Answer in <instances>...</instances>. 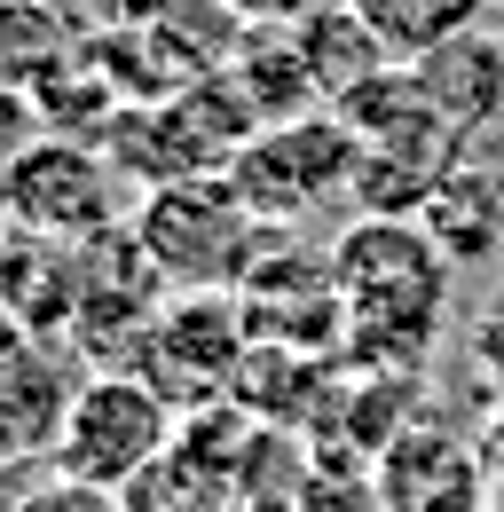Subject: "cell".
Returning <instances> with one entry per match:
<instances>
[{"label": "cell", "instance_id": "cell-7", "mask_svg": "<svg viewBox=\"0 0 504 512\" xmlns=\"http://www.w3.org/2000/svg\"><path fill=\"white\" fill-rule=\"evenodd\" d=\"M292 32H300V56H308L315 87H323V111H339L355 87H371L378 71H394L386 40L371 32V16H363L355 0H315Z\"/></svg>", "mask_w": 504, "mask_h": 512}, {"label": "cell", "instance_id": "cell-6", "mask_svg": "<svg viewBox=\"0 0 504 512\" xmlns=\"http://www.w3.org/2000/svg\"><path fill=\"white\" fill-rule=\"evenodd\" d=\"M79 300H87V245L8 229V245H0V308L40 347H63L79 331Z\"/></svg>", "mask_w": 504, "mask_h": 512}, {"label": "cell", "instance_id": "cell-11", "mask_svg": "<svg viewBox=\"0 0 504 512\" xmlns=\"http://www.w3.org/2000/svg\"><path fill=\"white\" fill-rule=\"evenodd\" d=\"M473 473L481 465H473V449L457 442V434H394V442L378 449V497H386V512L434 505L441 489H457Z\"/></svg>", "mask_w": 504, "mask_h": 512}, {"label": "cell", "instance_id": "cell-9", "mask_svg": "<svg viewBox=\"0 0 504 512\" xmlns=\"http://www.w3.org/2000/svg\"><path fill=\"white\" fill-rule=\"evenodd\" d=\"M418 87L434 95L441 119H457L465 134H481L489 119H504V48L497 40H481V32H457L449 48L434 56H418Z\"/></svg>", "mask_w": 504, "mask_h": 512}, {"label": "cell", "instance_id": "cell-13", "mask_svg": "<svg viewBox=\"0 0 504 512\" xmlns=\"http://www.w3.org/2000/svg\"><path fill=\"white\" fill-rule=\"evenodd\" d=\"M24 512H126V497L119 489H95V481H71V473H48Z\"/></svg>", "mask_w": 504, "mask_h": 512}, {"label": "cell", "instance_id": "cell-5", "mask_svg": "<svg viewBox=\"0 0 504 512\" xmlns=\"http://www.w3.org/2000/svg\"><path fill=\"white\" fill-rule=\"evenodd\" d=\"M245 355H252L245 300H229V292H174V300H166V316H158V331H150L142 379L158 386L166 402L213 410L221 394H237Z\"/></svg>", "mask_w": 504, "mask_h": 512}, {"label": "cell", "instance_id": "cell-10", "mask_svg": "<svg viewBox=\"0 0 504 512\" xmlns=\"http://www.w3.org/2000/svg\"><path fill=\"white\" fill-rule=\"evenodd\" d=\"M79 48H87V32H79V16L63 0H0V87L32 95Z\"/></svg>", "mask_w": 504, "mask_h": 512}, {"label": "cell", "instance_id": "cell-3", "mask_svg": "<svg viewBox=\"0 0 504 512\" xmlns=\"http://www.w3.org/2000/svg\"><path fill=\"white\" fill-rule=\"evenodd\" d=\"M252 205L237 197L229 174H189V182H166V190H142V213H134V237L142 253L166 268L174 292H229L252 276Z\"/></svg>", "mask_w": 504, "mask_h": 512}, {"label": "cell", "instance_id": "cell-12", "mask_svg": "<svg viewBox=\"0 0 504 512\" xmlns=\"http://www.w3.org/2000/svg\"><path fill=\"white\" fill-rule=\"evenodd\" d=\"M355 8L371 16V32L386 40L394 64H418V56L449 48L457 32H473L489 0H355Z\"/></svg>", "mask_w": 504, "mask_h": 512}, {"label": "cell", "instance_id": "cell-16", "mask_svg": "<svg viewBox=\"0 0 504 512\" xmlns=\"http://www.w3.org/2000/svg\"><path fill=\"white\" fill-rule=\"evenodd\" d=\"M489 8H504V0H489Z\"/></svg>", "mask_w": 504, "mask_h": 512}, {"label": "cell", "instance_id": "cell-8", "mask_svg": "<svg viewBox=\"0 0 504 512\" xmlns=\"http://www.w3.org/2000/svg\"><path fill=\"white\" fill-rule=\"evenodd\" d=\"M418 221H426V237H434L457 268H481V260L504 253V182L489 174V166H473V158H465V166L426 197V213H418Z\"/></svg>", "mask_w": 504, "mask_h": 512}, {"label": "cell", "instance_id": "cell-15", "mask_svg": "<svg viewBox=\"0 0 504 512\" xmlns=\"http://www.w3.org/2000/svg\"><path fill=\"white\" fill-rule=\"evenodd\" d=\"M497 449H504V418H497Z\"/></svg>", "mask_w": 504, "mask_h": 512}, {"label": "cell", "instance_id": "cell-4", "mask_svg": "<svg viewBox=\"0 0 504 512\" xmlns=\"http://www.w3.org/2000/svg\"><path fill=\"white\" fill-rule=\"evenodd\" d=\"M119 182L126 174L95 150V142L40 134V142H24V150L0 166V213H8V229L63 237V245H95V237H111L126 221Z\"/></svg>", "mask_w": 504, "mask_h": 512}, {"label": "cell", "instance_id": "cell-1", "mask_svg": "<svg viewBox=\"0 0 504 512\" xmlns=\"http://www.w3.org/2000/svg\"><path fill=\"white\" fill-rule=\"evenodd\" d=\"M331 284L347 300V347L378 355V371H410L434 355L441 308H449V253L426 237V221L363 213L331 245Z\"/></svg>", "mask_w": 504, "mask_h": 512}, {"label": "cell", "instance_id": "cell-14", "mask_svg": "<svg viewBox=\"0 0 504 512\" xmlns=\"http://www.w3.org/2000/svg\"><path fill=\"white\" fill-rule=\"evenodd\" d=\"M0 245H8V213H0Z\"/></svg>", "mask_w": 504, "mask_h": 512}, {"label": "cell", "instance_id": "cell-2", "mask_svg": "<svg viewBox=\"0 0 504 512\" xmlns=\"http://www.w3.org/2000/svg\"><path fill=\"white\" fill-rule=\"evenodd\" d=\"M174 449V402L142 371H87L71 386V410L56 426L48 465L71 481H95V489H134L158 457Z\"/></svg>", "mask_w": 504, "mask_h": 512}]
</instances>
